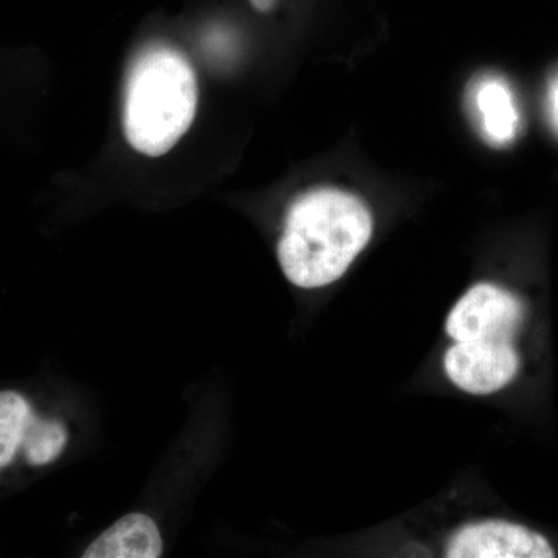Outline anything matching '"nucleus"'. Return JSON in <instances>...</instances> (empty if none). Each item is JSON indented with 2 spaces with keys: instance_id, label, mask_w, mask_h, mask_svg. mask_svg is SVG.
<instances>
[{
  "instance_id": "1",
  "label": "nucleus",
  "mask_w": 558,
  "mask_h": 558,
  "mask_svg": "<svg viewBox=\"0 0 558 558\" xmlns=\"http://www.w3.org/2000/svg\"><path fill=\"white\" fill-rule=\"evenodd\" d=\"M373 236L369 209L354 194L318 189L293 202L278 244L282 274L301 289L339 281Z\"/></svg>"
},
{
  "instance_id": "2",
  "label": "nucleus",
  "mask_w": 558,
  "mask_h": 558,
  "mask_svg": "<svg viewBox=\"0 0 558 558\" xmlns=\"http://www.w3.org/2000/svg\"><path fill=\"white\" fill-rule=\"evenodd\" d=\"M197 100L196 73L189 58L168 46L140 51L124 84L128 142L143 156H165L189 132Z\"/></svg>"
},
{
  "instance_id": "3",
  "label": "nucleus",
  "mask_w": 558,
  "mask_h": 558,
  "mask_svg": "<svg viewBox=\"0 0 558 558\" xmlns=\"http://www.w3.org/2000/svg\"><path fill=\"white\" fill-rule=\"evenodd\" d=\"M523 318V303L512 292L481 282L454 304L446 332L453 341H513Z\"/></svg>"
},
{
  "instance_id": "4",
  "label": "nucleus",
  "mask_w": 558,
  "mask_h": 558,
  "mask_svg": "<svg viewBox=\"0 0 558 558\" xmlns=\"http://www.w3.org/2000/svg\"><path fill=\"white\" fill-rule=\"evenodd\" d=\"M513 341H454L444 354V371L454 387L469 395H494L520 371Z\"/></svg>"
},
{
  "instance_id": "5",
  "label": "nucleus",
  "mask_w": 558,
  "mask_h": 558,
  "mask_svg": "<svg viewBox=\"0 0 558 558\" xmlns=\"http://www.w3.org/2000/svg\"><path fill=\"white\" fill-rule=\"evenodd\" d=\"M444 556L449 558H554L549 539L523 524L481 520L451 535Z\"/></svg>"
},
{
  "instance_id": "6",
  "label": "nucleus",
  "mask_w": 558,
  "mask_h": 558,
  "mask_svg": "<svg viewBox=\"0 0 558 558\" xmlns=\"http://www.w3.org/2000/svg\"><path fill=\"white\" fill-rule=\"evenodd\" d=\"M163 543L156 521L145 513H130L90 543L86 558H157Z\"/></svg>"
},
{
  "instance_id": "7",
  "label": "nucleus",
  "mask_w": 558,
  "mask_h": 558,
  "mask_svg": "<svg viewBox=\"0 0 558 558\" xmlns=\"http://www.w3.org/2000/svg\"><path fill=\"white\" fill-rule=\"evenodd\" d=\"M473 100L481 128L488 142L495 145L510 142L519 126V113L508 86L495 78L481 81Z\"/></svg>"
},
{
  "instance_id": "8",
  "label": "nucleus",
  "mask_w": 558,
  "mask_h": 558,
  "mask_svg": "<svg viewBox=\"0 0 558 558\" xmlns=\"http://www.w3.org/2000/svg\"><path fill=\"white\" fill-rule=\"evenodd\" d=\"M68 444V429L58 421H40L33 417L25 429L24 447L28 462L46 465L54 461Z\"/></svg>"
},
{
  "instance_id": "9",
  "label": "nucleus",
  "mask_w": 558,
  "mask_h": 558,
  "mask_svg": "<svg viewBox=\"0 0 558 558\" xmlns=\"http://www.w3.org/2000/svg\"><path fill=\"white\" fill-rule=\"evenodd\" d=\"M35 417L31 403L14 391L0 392V425H28Z\"/></svg>"
},
{
  "instance_id": "10",
  "label": "nucleus",
  "mask_w": 558,
  "mask_h": 558,
  "mask_svg": "<svg viewBox=\"0 0 558 558\" xmlns=\"http://www.w3.org/2000/svg\"><path fill=\"white\" fill-rule=\"evenodd\" d=\"M27 427L28 425H0V469L7 468L16 458L24 444Z\"/></svg>"
},
{
  "instance_id": "11",
  "label": "nucleus",
  "mask_w": 558,
  "mask_h": 558,
  "mask_svg": "<svg viewBox=\"0 0 558 558\" xmlns=\"http://www.w3.org/2000/svg\"><path fill=\"white\" fill-rule=\"evenodd\" d=\"M278 0H250L253 9L259 11V13H269V11L275 9Z\"/></svg>"
},
{
  "instance_id": "12",
  "label": "nucleus",
  "mask_w": 558,
  "mask_h": 558,
  "mask_svg": "<svg viewBox=\"0 0 558 558\" xmlns=\"http://www.w3.org/2000/svg\"><path fill=\"white\" fill-rule=\"evenodd\" d=\"M550 109H553L554 121L558 126V78L554 83L553 92H550Z\"/></svg>"
}]
</instances>
